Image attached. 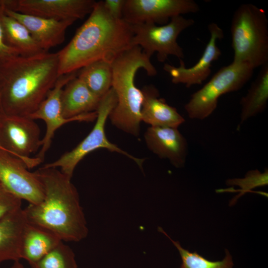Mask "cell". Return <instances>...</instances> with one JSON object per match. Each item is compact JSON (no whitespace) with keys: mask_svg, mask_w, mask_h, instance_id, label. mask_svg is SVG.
<instances>
[{"mask_svg":"<svg viewBox=\"0 0 268 268\" xmlns=\"http://www.w3.org/2000/svg\"><path fill=\"white\" fill-rule=\"evenodd\" d=\"M133 37L131 24L110 15L102 0L96 1L87 19L70 42L57 52L59 75L77 71L97 61L112 63L134 46Z\"/></svg>","mask_w":268,"mask_h":268,"instance_id":"1","label":"cell"},{"mask_svg":"<svg viewBox=\"0 0 268 268\" xmlns=\"http://www.w3.org/2000/svg\"><path fill=\"white\" fill-rule=\"evenodd\" d=\"M60 76L57 53L17 56L0 65L4 115L28 117L46 99Z\"/></svg>","mask_w":268,"mask_h":268,"instance_id":"2","label":"cell"},{"mask_svg":"<svg viewBox=\"0 0 268 268\" xmlns=\"http://www.w3.org/2000/svg\"><path fill=\"white\" fill-rule=\"evenodd\" d=\"M44 191L43 200L29 204L24 212L28 222L53 233L62 241L79 242L88 233L78 193L70 177L55 168L35 171Z\"/></svg>","mask_w":268,"mask_h":268,"instance_id":"3","label":"cell"},{"mask_svg":"<svg viewBox=\"0 0 268 268\" xmlns=\"http://www.w3.org/2000/svg\"><path fill=\"white\" fill-rule=\"evenodd\" d=\"M112 88L117 102L108 119L113 126L137 137L140 134L141 109L143 95L135 84V76L143 68L149 76L157 74L156 68L141 48L134 46L117 57L112 63Z\"/></svg>","mask_w":268,"mask_h":268,"instance_id":"4","label":"cell"},{"mask_svg":"<svg viewBox=\"0 0 268 268\" xmlns=\"http://www.w3.org/2000/svg\"><path fill=\"white\" fill-rule=\"evenodd\" d=\"M230 32L232 62L254 69L268 63V20L263 9L251 3L240 5L233 14Z\"/></svg>","mask_w":268,"mask_h":268,"instance_id":"5","label":"cell"},{"mask_svg":"<svg viewBox=\"0 0 268 268\" xmlns=\"http://www.w3.org/2000/svg\"><path fill=\"white\" fill-rule=\"evenodd\" d=\"M116 94L111 87L101 98L96 110L95 125L88 135L73 149L63 154L57 160L43 166L46 168H59L60 171L72 178L79 162L88 154L99 148H105L125 155L135 162L142 169L144 159L134 156L110 141L105 133V125L112 110L117 104Z\"/></svg>","mask_w":268,"mask_h":268,"instance_id":"6","label":"cell"},{"mask_svg":"<svg viewBox=\"0 0 268 268\" xmlns=\"http://www.w3.org/2000/svg\"><path fill=\"white\" fill-rule=\"evenodd\" d=\"M254 69L247 64L233 62L221 67L185 104L189 117L199 120L208 117L216 109L219 97L240 90L251 78Z\"/></svg>","mask_w":268,"mask_h":268,"instance_id":"7","label":"cell"},{"mask_svg":"<svg viewBox=\"0 0 268 268\" xmlns=\"http://www.w3.org/2000/svg\"><path fill=\"white\" fill-rule=\"evenodd\" d=\"M194 23L193 19L179 15L172 17L164 25L151 23L131 24L133 33L132 44L140 47L149 58L156 53L160 62H164L171 55L182 60L184 58L183 50L177 39L183 31Z\"/></svg>","mask_w":268,"mask_h":268,"instance_id":"8","label":"cell"},{"mask_svg":"<svg viewBox=\"0 0 268 268\" xmlns=\"http://www.w3.org/2000/svg\"><path fill=\"white\" fill-rule=\"evenodd\" d=\"M0 131L4 141L1 144L11 154L21 159L29 169L42 161L30 155L41 146L40 130L37 123L28 117L4 115Z\"/></svg>","mask_w":268,"mask_h":268,"instance_id":"9","label":"cell"},{"mask_svg":"<svg viewBox=\"0 0 268 268\" xmlns=\"http://www.w3.org/2000/svg\"><path fill=\"white\" fill-rule=\"evenodd\" d=\"M77 71L60 76L54 87L38 108L28 117L44 121L46 131L41 140V147L36 155L43 161L45 154L51 146L56 131L63 125L74 121L92 122L97 117L96 111L67 119L62 113L61 94L64 86L72 79L77 76Z\"/></svg>","mask_w":268,"mask_h":268,"instance_id":"10","label":"cell"},{"mask_svg":"<svg viewBox=\"0 0 268 268\" xmlns=\"http://www.w3.org/2000/svg\"><path fill=\"white\" fill-rule=\"evenodd\" d=\"M199 5L193 0H126L122 18L130 24L164 25L174 17L195 13Z\"/></svg>","mask_w":268,"mask_h":268,"instance_id":"11","label":"cell"},{"mask_svg":"<svg viewBox=\"0 0 268 268\" xmlns=\"http://www.w3.org/2000/svg\"><path fill=\"white\" fill-rule=\"evenodd\" d=\"M93 0H0L4 9L61 21L82 19L92 11Z\"/></svg>","mask_w":268,"mask_h":268,"instance_id":"12","label":"cell"},{"mask_svg":"<svg viewBox=\"0 0 268 268\" xmlns=\"http://www.w3.org/2000/svg\"><path fill=\"white\" fill-rule=\"evenodd\" d=\"M28 169L21 159L0 150V184L21 200L36 204L44 198V189L36 173Z\"/></svg>","mask_w":268,"mask_h":268,"instance_id":"13","label":"cell"},{"mask_svg":"<svg viewBox=\"0 0 268 268\" xmlns=\"http://www.w3.org/2000/svg\"><path fill=\"white\" fill-rule=\"evenodd\" d=\"M210 38L199 61L193 67L186 68L184 61L180 59L178 67L165 64L163 69L171 77L174 84H183L187 87L201 84L211 73L213 62L217 60L221 54L216 41L223 38V30L215 23L208 26Z\"/></svg>","mask_w":268,"mask_h":268,"instance_id":"14","label":"cell"},{"mask_svg":"<svg viewBox=\"0 0 268 268\" xmlns=\"http://www.w3.org/2000/svg\"><path fill=\"white\" fill-rule=\"evenodd\" d=\"M144 139L149 150L159 158L167 159L177 168L185 166L188 145L178 128L149 126Z\"/></svg>","mask_w":268,"mask_h":268,"instance_id":"15","label":"cell"},{"mask_svg":"<svg viewBox=\"0 0 268 268\" xmlns=\"http://www.w3.org/2000/svg\"><path fill=\"white\" fill-rule=\"evenodd\" d=\"M1 8L6 14L17 19L26 28L45 52L62 44L65 40L67 29L74 22L45 18Z\"/></svg>","mask_w":268,"mask_h":268,"instance_id":"16","label":"cell"},{"mask_svg":"<svg viewBox=\"0 0 268 268\" xmlns=\"http://www.w3.org/2000/svg\"><path fill=\"white\" fill-rule=\"evenodd\" d=\"M143 99L141 109V122L150 127L178 128L185 120L177 109L160 98L158 90L153 85L141 89Z\"/></svg>","mask_w":268,"mask_h":268,"instance_id":"17","label":"cell"},{"mask_svg":"<svg viewBox=\"0 0 268 268\" xmlns=\"http://www.w3.org/2000/svg\"><path fill=\"white\" fill-rule=\"evenodd\" d=\"M101 99L76 76L62 90L61 94L62 115L64 118L69 119L96 111Z\"/></svg>","mask_w":268,"mask_h":268,"instance_id":"18","label":"cell"},{"mask_svg":"<svg viewBox=\"0 0 268 268\" xmlns=\"http://www.w3.org/2000/svg\"><path fill=\"white\" fill-rule=\"evenodd\" d=\"M27 222L21 207L0 221V263L21 259V239Z\"/></svg>","mask_w":268,"mask_h":268,"instance_id":"19","label":"cell"},{"mask_svg":"<svg viewBox=\"0 0 268 268\" xmlns=\"http://www.w3.org/2000/svg\"><path fill=\"white\" fill-rule=\"evenodd\" d=\"M62 240L53 233L27 222L22 234L20 255L31 266L38 262Z\"/></svg>","mask_w":268,"mask_h":268,"instance_id":"20","label":"cell"},{"mask_svg":"<svg viewBox=\"0 0 268 268\" xmlns=\"http://www.w3.org/2000/svg\"><path fill=\"white\" fill-rule=\"evenodd\" d=\"M0 24L5 43L19 56H31L45 52L26 28L17 19L6 14L0 6Z\"/></svg>","mask_w":268,"mask_h":268,"instance_id":"21","label":"cell"},{"mask_svg":"<svg viewBox=\"0 0 268 268\" xmlns=\"http://www.w3.org/2000/svg\"><path fill=\"white\" fill-rule=\"evenodd\" d=\"M247 94L240 101L241 124L263 112L268 100V63L262 67Z\"/></svg>","mask_w":268,"mask_h":268,"instance_id":"22","label":"cell"},{"mask_svg":"<svg viewBox=\"0 0 268 268\" xmlns=\"http://www.w3.org/2000/svg\"><path fill=\"white\" fill-rule=\"evenodd\" d=\"M77 77L96 95L102 98L111 88L112 63L97 61L77 71Z\"/></svg>","mask_w":268,"mask_h":268,"instance_id":"23","label":"cell"},{"mask_svg":"<svg viewBox=\"0 0 268 268\" xmlns=\"http://www.w3.org/2000/svg\"><path fill=\"white\" fill-rule=\"evenodd\" d=\"M158 230L164 234L178 250L182 259L180 268H233V263L229 252L225 250V256L221 261H211L196 252H190L183 248L179 241L173 240L160 227Z\"/></svg>","mask_w":268,"mask_h":268,"instance_id":"24","label":"cell"},{"mask_svg":"<svg viewBox=\"0 0 268 268\" xmlns=\"http://www.w3.org/2000/svg\"><path fill=\"white\" fill-rule=\"evenodd\" d=\"M30 266L32 268H77L73 251L63 241Z\"/></svg>","mask_w":268,"mask_h":268,"instance_id":"25","label":"cell"},{"mask_svg":"<svg viewBox=\"0 0 268 268\" xmlns=\"http://www.w3.org/2000/svg\"><path fill=\"white\" fill-rule=\"evenodd\" d=\"M226 184L228 186H237L240 188L235 191L239 192V194L230 202V205H232L242 196L248 192H253L252 191L253 189L268 185V169H266L263 173L257 169L250 170L244 178L229 179L226 181Z\"/></svg>","mask_w":268,"mask_h":268,"instance_id":"26","label":"cell"},{"mask_svg":"<svg viewBox=\"0 0 268 268\" xmlns=\"http://www.w3.org/2000/svg\"><path fill=\"white\" fill-rule=\"evenodd\" d=\"M21 201L0 184V221L21 208Z\"/></svg>","mask_w":268,"mask_h":268,"instance_id":"27","label":"cell"},{"mask_svg":"<svg viewBox=\"0 0 268 268\" xmlns=\"http://www.w3.org/2000/svg\"><path fill=\"white\" fill-rule=\"evenodd\" d=\"M126 0H105L103 4L107 11L116 19H123V13Z\"/></svg>","mask_w":268,"mask_h":268,"instance_id":"28","label":"cell"},{"mask_svg":"<svg viewBox=\"0 0 268 268\" xmlns=\"http://www.w3.org/2000/svg\"><path fill=\"white\" fill-rule=\"evenodd\" d=\"M17 56L19 55L15 51L9 47L5 43L0 24V65L9 59Z\"/></svg>","mask_w":268,"mask_h":268,"instance_id":"29","label":"cell"},{"mask_svg":"<svg viewBox=\"0 0 268 268\" xmlns=\"http://www.w3.org/2000/svg\"><path fill=\"white\" fill-rule=\"evenodd\" d=\"M9 268H25L24 266L19 262V261H14L13 264Z\"/></svg>","mask_w":268,"mask_h":268,"instance_id":"30","label":"cell"},{"mask_svg":"<svg viewBox=\"0 0 268 268\" xmlns=\"http://www.w3.org/2000/svg\"><path fill=\"white\" fill-rule=\"evenodd\" d=\"M0 150L7 152L9 153L10 154L12 155L11 152L7 150L6 148H5L0 142Z\"/></svg>","mask_w":268,"mask_h":268,"instance_id":"31","label":"cell"},{"mask_svg":"<svg viewBox=\"0 0 268 268\" xmlns=\"http://www.w3.org/2000/svg\"><path fill=\"white\" fill-rule=\"evenodd\" d=\"M3 115H4L2 108L1 105V97H0V115L2 116Z\"/></svg>","mask_w":268,"mask_h":268,"instance_id":"32","label":"cell"}]
</instances>
